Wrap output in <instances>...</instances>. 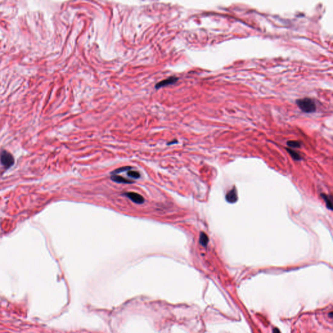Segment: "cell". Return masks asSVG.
I'll list each match as a JSON object with an SVG mask.
<instances>
[{"instance_id": "cell-1", "label": "cell", "mask_w": 333, "mask_h": 333, "mask_svg": "<svg viewBox=\"0 0 333 333\" xmlns=\"http://www.w3.org/2000/svg\"><path fill=\"white\" fill-rule=\"evenodd\" d=\"M296 104L301 111L305 113H310L316 110V106L313 100L309 98H305L297 100Z\"/></svg>"}, {"instance_id": "cell-2", "label": "cell", "mask_w": 333, "mask_h": 333, "mask_svg": "<svg viewBox=\"0 0 333 333\" xmlns=\"http://www.w3.org/2000/svg\"><path fill=\"white\" fill-rule=\"evenodd\" d=\"M0 161L6 169L10 168L15 163L14 157L10 152L5 150H3L0 153Z\"/></svg>"}, {"instance_id": "cell-3", "label": "cell", "mask_w": 333, "mask_h": 333, "mask_svg": "<svg viewBox=\"0 0 333 333\" xmlns=\"http://www.w3.org/2000/svg\"><path fill=\"white\" fill-rule=\"evenodd\" d=\"M178 80V78L176 77L175 76L170 77L169 78H167L166 79V80H164L159 83H157L155 86V88L156 89H159L160 88H162V87H166L170 85H173L175 83H176Z\"/></svg>"}, {"instance_id": "cell-4", "label": "cell", "mask_w": 333, "mask_h": 333, "mask_svg": "<svg viewBox=\"0 0 333 333\" xmlns=\"http://www.w3.org/2000/svg\"><path fill=\"white\" fill-rule=\"evenodd\" d=\"M124 195L128 196L131 201H133L134 203L136 204H143L144 201L143 197L141 195L136 193L128 192L126 193Z\"/></svg>"}, {"instance_id": "cell-5", "label": "cell", "mask_w": 333, "mask_h": 333, "mask_svg": "<svg viewBox=\"0 0 333 333\" xmlns=\"http://www.w3.org/2000/svg\"><path fill=\"white\" fill-rule=\"evenodd\" d=\"M111 179L112 180L113 182H115L117 183H119L130 184V183H134V181L130 180H128V179H126V178L122 177L121 176H119V175H117V174H111Z\"/></svg>"}, {"instance_id": "cell-6", "label": "cell", "mask_w": 333, "mask_h": 333, "mask_svg": "<svg viewBox=\"0 0 333 333\" xmlns=\"http://www.w3.org/2000/svg\"><path fill=\"white\" fill-rule=\"evenodd\" d=\"M226 199L228 202H229L230 203H234L237 201L238 194H237V191H236L235 187H234L233 189L231 190L229 193H228L226 196Z\"/></svg>"}, {"instance_id": "cell-7", "label": "cell", "mask_w": 333, "mask_h": 333, "mask_svg": "<svg viewBox=\"0 0 333 333\" xmlns=\"http://www.w3.org/2000/svg\"><path fill=\"white\" fill-rule=\"evenodd\" d=\"M286 150L288 152L289 154H290V156H292V158L294 160L299 161V160H301V158H302L301 156L299 154V153L297 152V151L293 150V149H292V148H286Z\"/></svg>"}, {"instance_id": "cell-8", "label": "cell", "mask_w": 333, "mask_h": 333, "mask_svg": "<svg viewBox=\"0 0 333 333\" xmlns=\"http://www.w3.org/2000/svg\"><path fill=\"white\" fill-rule=\"evenodd\" d=\"M127 175H128V176L134 179H138L141 177V174H140V173L138 171L131 170V169L128 170V172H127Z\"/></svg>"}, {"instance_id": "cell-9", "label": "cell", "mask_w": 333, "mask_h": 333, "mask_svg": "<svg viewBox=\"0 0 333 333\" xmlns=\"http://www.w3.org/2000/svg\"><path fill=\"white\" fill-rule=\"evenodd\" d=\"M208 236H206V234H205L204 233H201L200 234V244L203 245V246H204L206 247V245L208 244Z\"/></svg>"}, {"instance_id": "cell-10", "label": "cell", "mask_w": 333, "mask_h": 333, "mask_svg": "<svg viewBox=\"0 0 333 333\" xmlns=\"http://www.w3.org/2000/svg\"><path fill=\"white\" fill-rule=\"evenodd\" d=\"M130 169H131V166H123V167H120V168L115 169V170H113V171L111 173V174H119V173H122V172L128 171V170H129Z\"/></svg>"}, {"instance_id": "cell-11", "label": "cell", "mask_w": 333, "mask_h": 333, "mask_svg": "<svg viewBox=\"0 0 333 333\" xmlns=\"http://www.w3.org/2000/svg\"><path fill=\"white\" fill-rule=\"evenodd\" d=\"M288 145L291 148H300L301 147V143L297 141H290L287 143Z\"/></svg>"}, {"instance_id": "cell-12", "label": "cell", "mask_w": 333, "mask_h": 333, "mask_svg": "<svg viewBox=\"0 0 333 333\" xmlns=\"http://www.w3.org/2000/svg\"><path fill=\"white\" fill-rule=\"evenodd\" d=\"M322 196L323 197V199H325V202L327 204V207L331 209H332V204H331V201L329 199V198H328V197L325 195H322Z\"/></svg>"}]
</instances>
